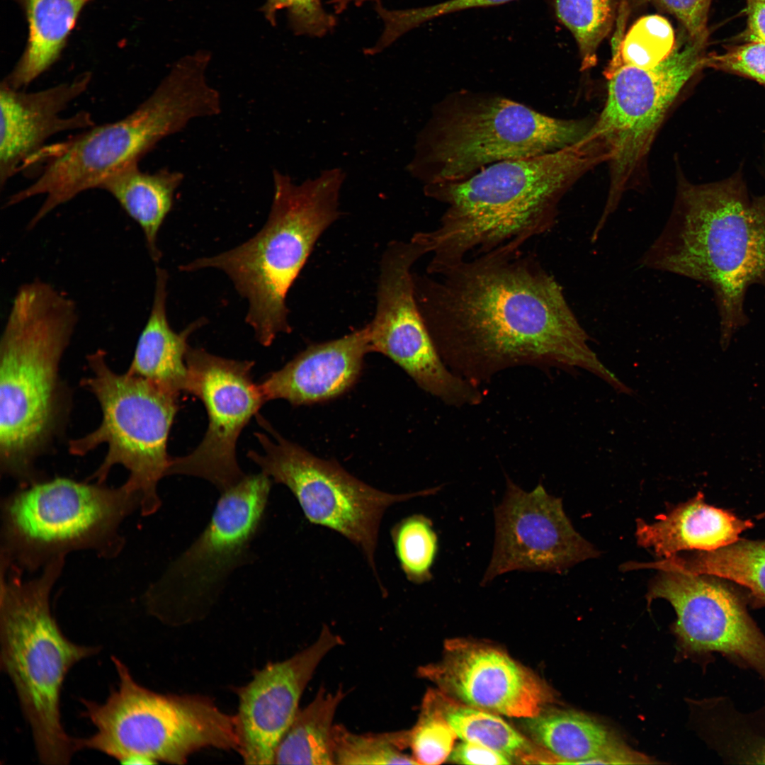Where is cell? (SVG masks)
<instances>
[{"label":"cell","mask_w":765,"mask_h":765,"mask_svg":"<svg viewBox=\"0 0 765 765\" xmlns=\"http://www.w3.org/2000/svg\"><path fill=\"white\" fill-rule=\"evenodd\" d=\"M64 563L55 559L28 581L1 571V669L15 688L38 759L47 765H67L80 750L78 738L63 727L61 693L69 670L100 649L71 641L52 616L50 595Z\"/></svg>","instance_id":"cell-7"},{"label":"cell","mask_w":765,"mask_h":765,"mask_svg":"<svg viewBox=\"0 0 765 765\" xmlns=\"http://www.w3.org/2000/svg\"><path fill=\"white\" fill-rule=\"evenodd\" d=\"M370 352L367 326L341 338L312 344L259 384L266 402L293 405L319 403L347 391L357 380Z\"/></svg>","instance_id":"cell-22"},{"label":"cell","mask_w":765,"mask_h":765,"mask_svg":"<svg viewBox=\"0 0 765 765\" xmlns=\"http://www.w3.org/2000/svg\"><path fill=\"white\" fill-rule=\"evenodd\" d=\"M411 239L387 245L380 264L376 310L366 326L370 352L401 367L425 392L455 407L482 402L479 387L455 374L440 356L419 309L412 266L425 255Z\"/></svg>","instance_id":"cell-15"},{"label":"cell","mask_w":765,"mask_h":765,"mask_svg":"<svg viewBox=\"0 0 765 765\" xmlns=\"http://www.w3.org/2000/svg\"><path fill=\"white\" fill-rule=\"evenodd\" d=\"M167 280L166 270L157 266L150 313L126 372L178 396L187 387L188 338L206 320L199 318L179 332L171 327L166 314Z\"/></svg>","instance_id":"cell-24"},{"label":"cell","mask_w":765,"mask_h":765,"mask_svg":"<svg viewBox=\"0 0 765 765\" xmlns=\"http://www.w3.org/2000/svg\"></svg>","instance_id":"cell-43"},{"label":"cell","mask_w":765,"mask_h":765,"mask_svg":"<svg viewBox=\"0 0 765 765\" xmlns=\"http://www.w3.org/2000/svg\"><path fill=\"white\" fill-rule=\"evenodd\" d=\"M342 178L340 170H332L297 185L274 170L273 200L261 230L232 249L200 257L179 269L225 273L248 302L246 322L256 340L269 346L278 334L291 332L286 296L316 242L339 216Z\"/></svg>","instance_id":"cell-6"},{"label":"cell","mask_w":765,"mask_h":765,"mask_svg":"<svg viewBox=\"0 0 765 765\" xmlns=\"http://www.w3.org/2000/svg\"><path fill=\"white\" fill-rule=\"evenodd\" d=\"M707 43L688 39L657 66L622 65L606 77L605 105L589 132L608 153L610 182L598 220L605 225L641 170L671 106L706 67Z\"/></svg>","instance_id":"cell-13"},{"label":"cell","mask_w":765,"mask_h":765,"mask_svg":"<svg viewBox=\"0 0 765 765\" xmlns=\"http://www.w3.org/2000/svg\"><path fill=\"white\" fill-rule=\"evenodd\" d=\"M397 558L407 579L416 584L432 578L431 567L438 550L431 519L422 514L407 516L391 529Z\"/></svg>","instance_id":"cell-35"},{"label":"cell","mask_w":765,"mask_h":765,"mask_svg":"<svg viewBox=\"0 0 765 765\" xmlns=\"http://www.w3.org/2000/svg\"><path fill=\"white\" fill-rule=\"evenodd\" d=\"M332 744L335 764H417L403 752L409 747V730L356 734L334 725Z\"/></svg>","instance_id":"cell-32"},{"label":"cell","mask_w":765,"mask_h":765,"mask_svg":"<svg viewBox=\"0 0 765 765\" xmlns=\"http://www.w3.org/2000/svg\"><path fill=\"white\" fill-rule=\"evenodd\" d=\"M674 16L681 23L688 39L706 42L708 18L712 0H650Z\"/></svg>","instance_id":"cell-40"},{"label":"cell","mask_w":765,"mask_h":765,"mask_svg":"<svg viewBox=\"0 0 765 765\" xmlns=\"http://www.w3.org/2000/svg\"><path fill=\"white\" fill-rule=\"evenodd\" d=\"M443 715L457 736L463 741L479 743L523 764H533L540 749L497 714L460 703L431 691Z\"/></svg>","instance_id":"cell-31"},{"label":"cell","mask_w":765,"mask_h":765,"mask_svg":"<svg viewBox=\"0 0 765 765\" xmlns=\"http://www.w3.org/2000/svg\"><path fill=\"white\" fill-rule=\"evenodd\" d=\"M79 320L75 301L45 280L21 284L0 339V468L23 487L61 434L69 396L60 375Z\"/></svg>","instance_id":"cell-3"},{"label":"cell","mask_w":765,"mask_h":765,"mask_svg":"<svg viewBox=\"0 0 765 765\" xmlns=\"http://www.w3.org/2000/svg\"><path fill=\"white\" fill-rule=\"evenodd\" d=\"M638 263L710 289L726 346L748 323V290H765V193L751 196L740 172L708 183L679 182L669 219Z\"/></svg>","instance_id":"cell-4"},{"label":"cell","mask_w":765,"mask_h":765,"mask_svg":"<svg viewBox=\"0 0 765 765\" xmlns=\"http://www.w3.org/2000/svg\"><path fill=\"white\" fill-rule=\"evenodd\" d=\"M706 67L748 78L765 89V42L745 41L720 54L708 53Z\"/></svg>","instance_id":"cell-38"},{"label":"cell","mask_w":765,"mask_h":765,"mask_svg":"<svg viewBox=\"0 0 765 765\" xmlns=\"http://www.w3.org/2000/svg\"><path fill=\"white\" fill-rule=\"evenodd\" d=\"M449 759L461 764H510L502 754L479 743L464 741L453 749Z\"/></svg>","instance_id":"cell-41"},{"label":"cell","mask_w":765,"mask_h":765,"mask_svg":"<svg viewBox=\"0 0 765 765\" xmlns=\"http://www.w3.org/2000/svg\"><path fill=\"white\" fill-rule=\"evenodd\" d=\"M556 13L578 45L581 69L595 66L596 52L614 19L613 0H555Z\"/></svg>","instance_id":"cell-33"},{"label":"cell","mask_w":765,"mask_h":765,"mask_svg":"<svg viewBox=\"0 0 765 765\" xmlns=\"http://www.w3.org/2000/svg\"><path fill=\"white\" fill-rule=\"evenodd\" d=\"M638 543L664 559L682 550L713 551L730 545L753 526L730 511L707 504L703 494L675 506L648 523L637 520Z\"/></svg>","instance_id":"cell-23"},{"label":"cell","mask_w":765,"mask_h":765,"mask_svg":"<svg viewBox=\"0 0 765 765\" xmlns=\"http://www.w3.org/2000/svg\"><path fill=\"white\" fill-rule=\"evenodd\" d=\"M506 480L504 497L494 509V545L482 586L514 570L562 572L598 555L572 526L560 498L541 484L526 492Z\"/></svg>","instance_id":"cell-18"},{"label":"cell","mask_w":765,"mask_h":765,"mask_svg":"<svg viewBox=\"0 0 765 765\" xmlns=\"http://www.w3.org/2000/svg\"><path fill=\"white\" fill-rule=\"evenodd\" d=\"M343 640L324 625L317 639L293 656L266 664L238 689L237 752L246 764H274L275 754L324 657Z\"/></svg>","instance_id":"cell-20"},{"label":"cell","mask_w":765,"mask_h":765,"mask_svg":"<svg viewBox=\"0 0 765 765\" xmlns=\"http://www.w3.org/2000/svg\"><path fill=\"white\" fill-rule=\"evenodd\" d=\"M591 126L504 97L458 91L437 106L422 131L412 171L425 185L458 181L497 162L572 145Z\"/></svg>","instance_id":"cell-9"},{"label":"cell","mask_w":765,"mask_h":765,"mask_svg":"<svg viewBox=\"0 0 765 765\" xmlns=\"http://www.w3.org/2000/svg\"><path fill=\"white\" fill-rule=\"evenodd\" d=\"M91 80V74L84 73L71 81L33 92L15 89L1 81V189L47 145L51 137L95 125L91 113L84 110L69 117L61 115L69 104L86 91Z\"/></svg>","instance_id":"cell-21"},{"label":"cell","mask_w":765,"mask_h":765,"mask_svg":"<svg viewBox=\"0 0 765 765\" xmlns=\"http://www.w3.org/2000/svg\"><path fill=\"white\" fill-rule=\"evenodd\" d=\"M118 683L101 703L82 699L83 715L95 727L79 738L80 749L126 764H182L205 748L237 752L235 715L200 695L162 694L139 684L128 667L111 657Z\"/></svg>","instance_id":"cell-10"},{"label":"cell","mask_w":765,"mask_h":765,"mask_svg":"<svg viewBox=\"0 0 765 765\" xmlns=\"http://www.w3.org/2000/svg\"><path fill=\"white\" fill-rule=\"evenodd\" d=\"M674 29L659 15L638 19L630 28L605 72L606 77L622 65L652 68L667 58L676 47Z\"/></svg>","instance_id":"cell-34"},{"label":"cell","mask_w":765,"mask_h":765,"mask_svg":"<svg viewBox=\"0 0 765 765\" xmlns=\"http://www.w3.org/2000/svg\"><path fill=\"white\" fill-rule=\"evenodd\" d=\"M271 486L261 472L221 492L204 531L147 590L144 603L152 615L171 625L205 615L228 576L248 557Z\"/></svg>","instance_id":"cell-12"},{"label":"cell","mask_w":765,"mask_h":765,"mask_svg":"<svg viewBox=\"0 0 765 765\" xmlns=\"http://www.w3.org/2000/svg\"><path fill=\"white\" fill-rule=\"evenodd\" d=\"M186 361V392L202 401L208 424L191 453L171 458L168 475L200 477L222 492L246 476L236 457L237 440L266 401L251 378L253 361L225 358L191 346Z\"/></svg>","instance_id":"cell-17"},{"label":"cell","mask_w":765,"mask_h":765,"mask_svg":"<svg viewBox=\"0 0 765 765\" xmlns=\"http://www.w3.org/2000/svg\"><path fill=\"white\" fill-rule=\"evenodd\" d=\"M586 133L577 142L540 156L503 161L458 181L425 185L446 205L439 225L413 237L431 254L434 273L499 249L516 251L555 225L563 196L586 172L608 162Z\"/></svg>","instance_id":"cell-2"},{"label":"cell","mask_w":765,"mask_h":765,"mask_svg":"<svg viewBox=\"0 0 765 765\" xmlns=\"http://www.w3.org/2000/svg\"><path fill=\"white\" fill-rule=\"evenodd\" d=\"M655 599L674 607V630L685 654L708 662L720 654L765 684V635L736 591L710 575L672 568L659 570L652 579L647 599Z\"/></svg>","instance_id":"cell-16"},{"label":"cell","mask_w":765,"mask_h":765,"mask_svg":"<svg viewBox=\"0 0 765 765\" xmlns=\"http://www.w3.org/2000/svg\"><path fill=\"white\" fill-rule=\"evenodd\" d=\"M28 18L29 37L24 53L2 81L22 89L57 60L86 0H18Z\"/></svg>","instance_id":"cell-27"},{"label":"cell","mask_w":765,"mask_h":765,"mask_svg":"<svg viewBox=\"0 0 765 765\" xmlns=\"http://www.w3.org/2000/svg\"><path fill=\"white\" fill-rule=\"evenodd\" d=\"M205 69L181 60L134 110L112 123L95 125L68 139L46 145L29 161L39 167L35 181L8 197L6 208L41 195L42 205L28 230L56 208L80 193L97 188L112 172L140 160L161 140L184 129L194 119L221 113L218 91L210 85Z\"/></svg>","instance_id":"cell-5"},{"label":"cell","mask_w":765,"mask_h":765,"mask_svg":"<svg viewBox=\"0 0 765 765\" xmlns=\"http://www.w3.org/2000/svg\"><path fill=\"white\" fill-rule=\"evenodd\" d=\"M183 178L178 171L163 168L150 173L142 171L139 163H131L108 175L98 186V189L111 195L140 226L154 263H159L162 256L158 246L159 230Z\"/></svg>","instance_id":"cell-25"},{"label":"cell","mask_w":765,"mask_h":765,"mask_svg":"<svg viewBox=\"0 0 765 765\" xmlns=\"http://www.w3.org/2000/svg\"><path fill=\"white\" fill-rule=\"evenodd\" d=\"M140 504L125 483L55 477L18 487L1 503V570L32 572L77 550L113 558L125 544L120 526Z\"/></svg>","instance_id":"cell-8"},{"label":"cell","mask_w":765,"mask_h":765,"mask_svg":"<svg viewBox=\"0 0 765 765\" xmlns=\"http://www.w3.org/2000/svg\"><path fill=\"white\" fill-rule=\"evenodd\" d=\"M344 696L341 688L331 693L320 688L314 698L298 710L277 747L274 764H335L333 720Z\"/></svg>","instance_id":"cell-29"},{"label":"cell","mask_w":765,"mask_h":765,"mask_svg":"<svg viewBox=\"0 0 765 765\" xmlns=\"http://www.w3.org/2000/svg\"><path fill=\"white\" fill-rule=\"evenodd\" d=\"M99 349L87 356L91 375L81 385L94 395L101 410V421L94 431L69 443V452L82 456L101 444L108 446L103 461L88 478L104 482L113 467L128 471L124 482L141 497L142 516L159 510L157 485L168 476L171 457L167 441L178 411V397L147 380L117 373Z\"/></svg>","instance_id":"cell-11"},{"label":"cell","mask_w":765,"mask_h":765,"mask_svg":"<svg viewBox=\"0 0 765 765\" xmlns=\"http://www.w3.org/2000/svg\"><path fill=\"white\" fill-rule=\"evenodd\" d=\"M416 302L443 361L476 386L506 368L579 367L617 386L561 285L532 255L499 249L413 273Z\"/></svg>","instance_id":"cell-1"},{"label":"cell","mask_w":765,"mask_h":765,"mask_svg":"<svg viewBox=\"0 0 765 765\" xmlns=\"http://www.w3.org/2000/svg\"><path fill=\"white\" fill-rule=\"evenodd\" d=\"M457 737L429 691L418 721L409 730L412 756L417 764H440L449 757Z\"/></svg>","instance_id":"cell-36"},{"label":"cell","mask_w":765,"mask_h":765,"mask_svg":"<svg viewBox=\"0 0 765 765\" xmlns=\"http://www.w3.org/2000/svg\"><path fill=\"white\" fill-rule=\"evenodd\" d=\"M446 696L494 714L527 718L552 699L548 686L505 652L487 644L448 640L443 657L419 669Z\"/></svg>","instance_id":"cell-19"},{"label":"cell","mask_w":765,"mask_h":765,"mask_svg":"<svg viewBox=\"0 0 765 765\" xmlns=\"http://www.w3.org/2000/svg\"><path fill=\"white\" fill-rule=\"evenodd\" d=\"M511 1L513 0H448L434 6L403 11H388L378 6L377 11L385 27L377 45L383 49L411 28L435 17L468 8L499 5Z\"/></svg>","instance_id":"cell-37"},{"label":"cell","mask_w":765,"mask_h":765,"mask_svg":"<svg viewBox=\"0 0 765 765\" xmlns=\"http://www.w3.org/2000/svg\"><path fill=\"white\" fill-rule=\"evenodd\" d=\"M663 570L683 569L697 574L725 578L747 589L752 607L765 606V540H738L713 551L692 557L677 555L662 559Z\"/></svg>","instance_id":"cell-30"},{"label":"cell","mask_w":765,"mask_h":765,"mask_svg":"<svg viewBox=\"0 0 765 765\" xmlns=\"http://www.w3.org/2000/svg\"><path fill=\"white\" fill-rule=\"evenodd\" d=\"M256 418L272 439L255 433L264 452L249 450L248 458L261 472L288 487L311 523L332 529L356 545L384 591L375 560L384 513L394 504L436 494L439 487L397 494L382 492L359 480L336 461L317 457L283 438L259 413Z\"/></svg>","instance_id":"cell-14"},{"label":"cell","mask_w":765,"mask_h":765,"mask_svg":"<svg viewBox=\"0 0 765 765\" xmlns=\"http://www.w3.org/2000/svg\"><path fill=\"white\" fill-rule=\"evenodd\" d=\"M285 8L302 33L322 36L335 24L334 16L324 11L320 0H268L266 11L272 17L276 11Z\"/></svg>","instance_id":"cell-39"},{"label":"cell","mask_w":765,"mask_h":765,"mask_svg":"<svg viewBox=\"0 0 765 765\" xmlns=\"http://www.w3.org/2000/svg\"><path fill=\"white\" fill-rule=\"evenodd\" d=\"M524 719L528 733L555 764H599L618 744L604 725L578 712L543 710Z\"/></svg>","instance_id":"cell-28"},{"label":"cell","mask_w":765,"mask_h":765,"mask_svg":"<svg viewBox=\"0 0 765 765\" xmlns=\"http://www.w3.org/2000/svg\"><path fill=\"white\" fill-rule=\"evenodd\" d=\"M368 0H332L330 3L333 4L334 7L337 13H340L351 4L358 5Z\"/></svg>","instance_id":"cell-42"},{"label":"cell","mask_w":765,"mask_h":765,"mask_svg":"<svg viewBox=\"0 0 765 765\" xmlns=\"http://www.w3.org/2000/svg\"><path fill=\"white\" fill-rule=\"evenodd\" d=\"M693 705L700 735L725 763L765 764V703L748 713L724 696Z\"/></svg>","instance_id":"cell-26"}]
</instances>
